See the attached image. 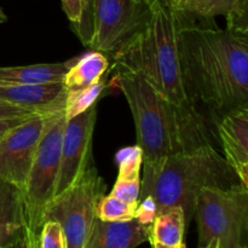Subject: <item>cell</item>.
<instances>
[{"label": "cell", "instance_id": "25", "mask_svg": "<svg viewBox=\"0 0 248 248\" xmlns=\"http://www.w3.org/2000/svg\"><path fill=\"white\" fill-rule=\"evenodd\" d=\"M207 0H176L173 7L182 14L200 18Z\"/></svg>", "mask_w": 248, "mask_h": 248}, {"label": "cell", "instance_id": "8", "mask_svg": "<svg viewBox=\"0 0 248 248\" xmlns=\"http://www.w3.org/2000/svg\"><path fill=\"white\" fill-rule=\"evenodd\" d=\"M152 9L137 0H93V31L89 47L116 56L143 29Z\"/></svg>", "mask_w": 248, "mask_h": 248}, {"label": "cell", "instance_id": "26", "mask_svg": "<svg viewBox=\"0 0 248 248\" xmlns=\"http://www.w3.org/2000/svg\"><path fill=\"white\" fill-rule=\"evenodd\" d=\"M61 1H62V9L65 16L72 23L73 29H75L80 24L82 17L81 0H61Z\"/></svg>", "mask_w": 248, "mask_h": 248}, {"label": "cell", "instance_id": "17", "mask_svg": "<svg viewBox=\"0 0 248 248\" xmlns=\"http://www.w3.org/2000/svg\"><path fill=\"white\" fill-rule=\"evenodd\" d=\"M108 67L107 56L99 51L92 50L91 52L78 57L77 62L63 77L62 84L68 92L84 89L103 78Z\"/></svg>", "mask_w": 248, "mask_h": 248}, {"label": "cell", "instance_id": "18", "mask_svg": "<svg viewBox=\"0 0 248 248\" xmlns=\"http://www.w3.org/2000/svg\"><path fill=\"white\" fill-rule=\"evenodd\" d=\"M186 219L182 207H171L157 213L150 225L149 240L171 247H179L184 244Z\"/></svg>", "mask_w": 248, "mask_h": 248}, {"label": "cell", "instance_id": "12", "mask_svg": "<svg viewBox=\"0 0 248 248\" xmlns=\"http://www.w3.org/2000/svg\"><path fill=\"white\" fill-rule=\"evenodd\" d=\"M67 90L62 82L51 84H2L0 82V101L36 114L58 113L64 110Z\"/></svg>", "mask_w": 248, "mask_h": 248}, {"label": "cell", "instance_id": "28", "mask_svg": "<svg viewBox=\"0 0 248 248\" xmlns=\"http://www.w3.org/2000/svg\"><path fill=\"white\" fill-rule=\"evenodd\" d=\"M26 118L22 119H9V120H0V138L4 135L6 131H9L10 128L14 127L15 125H17L18 123H21L22 120H24Z\"/></svg>", "mask_w": 248, "mask_h": 248}, {"label": "cell", "instance_id": "19", "mask_svg": "<svg viewBox=\"0 0 248 248\" xmlns=\"http://www.w3.org/2000/svg\"><path fill=\"white\" fill-rule=\"evenodd\" d=\"M106 82L103 78L98 80L94 84L90 86L84 87V89L75 90V91H67V97H65L64 103V116L67 120L80 115L81 113L86 111L87 109L94 106L103 91Z\"/></svg>", "mask_w": 248, "mask_h": 248}, {"label": "cell", "instance_id": "24", "mask_svg": "<svg viewBox=\"0 0 248 248\" xmlns=\"http://www.w3.org/2000/svg\"><path fill=\"white\" fill-rule=\"evenodd\" d=\"M156 215V205H155L154 200L150 196H145V198L138 200L137 210H136L135 213V219H137L140 224L145 225V227H150L153 224V222H154Z\"/></svg>", "mask_w": 248, "mask_h": 248}, {"label": "cell", "instance_id": "9", "mask_svg": "<svg viewBox=\"0 0 248 248\" xmlns=\"http://www.w3.org/2000/svg\"><path fill=\"white\" fill-rule=\"evenodd\" d=\"M47 115L33 114L0 138V181L23 191Z\"/></svg>", "mask_w": 248, "mask_h": 248}, {"label": "cell", "instance_id": "4", "mask_svg": "<svg viewBox=\"0 0 248 248\" xmlns=\"http://www.w3.org/2000/svg\"><path fill=\"white\" fill-rule=\"evenodd\" d=\"M239 183L237 176L216 148L203 144L170 155L156 164L143 165L140 199L150 196L157 213L176 206L182 207L189 223L202 189L230 188Z\"/></svg>", "mask_w": 248, "mask_h": 248}, {"label": "cell", "instance_id": "7", "mask_svg": "<svg viewBox=\"0 0 248 248\" xmlns=\"http://www.w3.org/2000/svg\"><path fill=\"white\" fill-rule=\"evenodd\" d=\"M106 184L94 167H89L81 178L64 194L53 200L45 220L61 224L67 248H85L96 219V207L104 195Z\"/></svg>", "mask_w": 248, "mask_h": 248}, {"label": "cell", "instance_id": "11", "mask_svg": "<svg viewBox=\"0 0 248 248\" xmlns=\"http://www.w3.org/2000/svg\"><path fill=\"white\" fill-rule=\"evenodd\" d=\"M217 127L223 157L240 183L248 188V104L220 116Z\"/></svg>", "mask_w": 248, "mask_h": 248}, {"label": "cell", "instance_id": "5", "mask_svg": "<svg viewBox=\"0 0 248 248\" xmlns=\"http://www.w3.org/2000/svg\"><path fill=\"white\" fill-rule=\"evenodd\" d=\"M194 217L199 246L216 241L218 248H247L248 188H205L199 195Z\"/></svg>", "mask_w": 248, "mask_h": 248}, {"label": "cell", "instance_id": "27", "mask_svg": "<svg viewBox=\"0 0 248 248\" xmlns=\"http://www.w3.org/2000/svg\"><path fill=\"white\" fill-rule=\"evenodd\" d=\"M33 111H29L27 109L19 108V107L14 106L7 102L0 101V120H9V119H22L28 118L33 115Z\"/></svg>", "mask_w": 248, "mask_h": 248}, {"label": "cell", "instance_id": "35", "mask_svg": "<svg viewBox=\"0 0 248 248\" xmlns=\"http://www.w3.org/2000/svg\"><path fill=\"white\" fill-rule=\"evenodd\" d=\"M179 248H186V245H184V244H183V245H182V246H181V247H179Z\"/></svg>", "mask_w": 248, "mask_h": 248}, {"label": "cell", "instance_id": "34", "mask_svg": "<svg viewBox=\"0 0 248 248\" xmlns=\"http://www.w3.org/2000/svg\"><path fill=\"white\" fill-rule=\"evenodd\" d=\"M174 1H176V0H171V4H172V6H173V5H174Z\"/></svg>", "mask_w": 248, "mask_h": 248}, {"label": "cell", "instance_id": "1", "mask_svg": "<svg viewBox=\"0 0 248 248\" xmlns=\"http://www.w3.org/2000/svg\"><path fill=\"white\" fill-rule=\"evenodd\" d=\"M179 15V47L195 103L223 116L248 104V36L191 23Z\"/></svg>", "mask_w": 248, "mask_h": 248}, {"label": "cell", "instance_id": "14", "mask_svg": "<svg viewBox=\"0 0 248 248\" xmlns=\"http://www.w3.org/2000/svg\"><path fill=\"white\" fill-rule=\"evenodd\" d=\"M27 227L22 191L0 181V248L12 246L21 240Z\"/></svg>", "mask_w": 248, "mask_h": 248}, {"label": "cell", "instance_id": "6", "mask_svg": "<svg viewBox=\"0 0 248 248\" xmlns=\"http://www.w3.org/2000/svg\"><path fill=\"white\" fill-rule=\"evenodd\" d=\"M67 119L64 110L50 114L22 191L27 224L39 232L53 202L61 166V149Z\"/></svg>", "mask_w": 248, "mask_h": 248}, {"label": "cell", "instance_id": "20", "mask_svg": "<svg viewBox=\"0 0 248 248\" xmlns=\"http://www.w3.org/2000/svg\"><path fill=\"white\" fill-rule=\"evenodd\" d=\"M138 203H130L114 195H103L96 207V217L103 222H126L135 218Z\"/></svg>", "mask_w": 248, "mask_h": 248}, {"label": "cell", "instance_id": "22", "mask_svg": "<svg viewBox=\"0 0 248 248\" xmlns=\"http://www.w3.org/2000/svg\"><path fill=\"white\" fill-rule=\"evenodd\" d=\"M82 17L80 24L73 31L85 46H90L93 31V0H81Z\"/></svg>", "mask_w": 248, "mask_h": 248}, {"label": "cell", "instance_id": "13", "mask_svg": "<svg viewBox=\"0 0 248 248\" xmlns=\"http://www.w3.org/2000/svg\"><path fill=\"white\" fill-rule=\"evenodd\" d=\"M150 227L137 219L103 222L96 217L85 248H137L149 240Z\"/></svg>", "mask_w": 248, "mask_h": 248}, {"label": "cell", "instance_id": "15", "mask_svg": "<svg viewBox=\"0 0 248 248\" xmlns=\"http://www.w3.org/2000/svg\"><path fill=\"white\" fill-rule=\"evenodd\" d=\"M115 161L119 167L118 178L110 195L123 199L130 203H138L140 191V173L143 154L137 144L123 148L118 152Z\"/></svg>", "mask_w": 248, "mask_h": 248}, {"label": "cell", "instance_id": "3", "mask_svg": "<svg viewBox=\"0 0 248 248\" xmlns=\"http://www.w3.org/2000/svg\"><path fill=\"white\" fill-rule=\"evenodd\" d=\"M178 27V11L172 5H156L147 27L113 58L116 68L140 73L174 107L200 113L184 75Z\"/></svg>", "mask_w": 248, "mask_h": 248}, {"label": "cell", "instance_id": "31", "mask_svg": "<svg viewBox=\"0 0 248 248\" xmlns=\"http://www.w3.org/2000/svg\"><path fill=\"white\" fill-rule=\"evenodd\" d=\"M6 21H7L6 14H5L4 10H2L1 6H0V24L5 23V22H6Z\"/></svg>", "mask_w": 248, "mask_h": 248}, {"label": "cell", "instance_id": "29", "mask_svg": "<svg viewBox=\"0 0 248 248\" xmlns=\"http://www.w3.org/2000/svg\"><path fill=\"white\" fill-rule=\"evenodd\" d=\"M137 1L140 2V4L147 5V6H149L150 9H153V7H155L156 5H159V4L171 5L169 1H167V0H137Z\"/></svg>", "mask_w": 248, "mask_h": 248}, {"label": "cell", "instance_id": "2", "mask_svg": "<svg viewBox=\"0 0 248 248\" xmlns=\"http://www.w3.org/2000/svg\"><path fill=\"white\" fill-rule=\"evenodd\" d=\"M116 69L114 84L123 92L132 113L143 165L156 164L170 155L211 144L200 113L174 107L140 73Z\"/></svg>", "mask_w": 248, "mask_h": 248}, {"label": "cell", "instance_id": "32", "mask_svg": "<svg viewBox=\"0 0 248 248\" xmlns=\"http://www.w3.org/2000/svg\"><path fill=\"white\" fill-rule=\"evenodd\" d=\"M198 248H218V244L216 241H210L205 246H198Z\"/></svg>", "mask_w": 248, "mask_h": 248}, {"label": "cell", "instance_id": "30", "mask_svg": "<svg viewBox=\"0 0 248 248\" xmlns=\"http://www.w3.org/2000/svg\"><path fill=\"white\" fill-rule=\"evenodd\" d=\"M6 248H27V235H26V232H24L23 237H22L21 240H18L16 244H14L12 246H9Z\"/></svg>", "mask_w": 248, "mask_h": 248}, {"label": "cell", "instance_id": "33", "mask_svg": "<svg viewBox=\"0 0 248 248\" xmlns=\"http://www.w3.org/2000/svg\"><path fill=\"white\" fill-rule=\"evenodd\" d=\"M152 246L153 248H179V247H171V246H166V245H161V244H157V242H152Z\"/></svg>", "mask_w": 248, "mask_h": 248}, {"label": "cell", "instance_id": "16", "mask_svg": "<svg viewBox=\"0 0 248 248\" xmlns=\"http://www.w3.org/2000/svg\"><path fill=\"white\" fill-rule=\"evenodd\" d=\"M77 60L78 57H73L61 63L0 67V82L19 85L62 82L64 74Z\"/></svg>", "mask_w": 248, "mask_h": 248}, {"label": "cell", "instance_id": "23", "mask_svg": "<svg viewBox=\"0 0 248 248\" xmlns=\"http://www.w3.org/2000/svg\"><path fill=\"white\" fill-rule=\"evenodd\" d=\"M248 0H207L200 18L212 19L217 16H227Z\"/></svg>", "mask_w": 248, "mask_h": 248}, {"label": "cell", "instance_id": "10", "mask_svg": "<svg viewBox=\"0 0 248 248\" xmlns=\"http://www.w3.org/2000/svg\"><path fill=\"white\" fill-rule=\"evenodd\" d=\"M96 120V104L80 115L67 120L61 149V166L56 184L55 199L78 183L90 167Z\"/></svg>", "mask_w": 248, "mask_h": 248}, {"label": "cell", "instance_id": "21", "mask_svg": "<svg viewBox=\"0 0 248 248\" xmlns=\"http://www.w3.org/2000/svg\"><path fill=\"white\" fill-rule=\"evenodd\" d=\"M39 248H67L62 227L52 219L45 220L39 230Z\"/></svg>", "mask_w": 248, "mask_h": 248}]
</instances>
